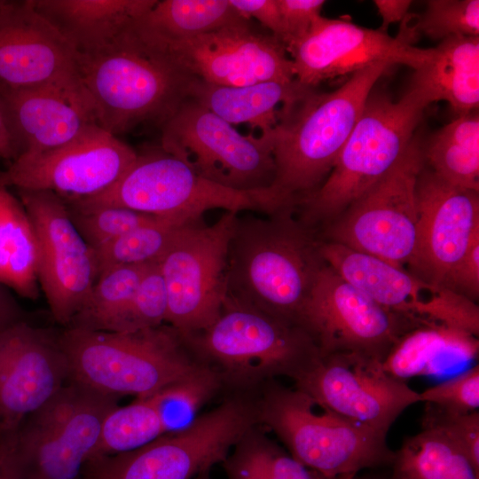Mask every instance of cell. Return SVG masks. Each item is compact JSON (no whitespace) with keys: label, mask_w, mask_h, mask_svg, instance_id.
Returning a JSON list of instances; mask_svg holds the SVG:
<instances>
[{"label":"cell","mask_w":479,"mask_h":479,"mask_svg":"<svg viewBox=\"0 0 479 479\" xmlns=\"http://www.w3.org/2000/svg\"><path fill=\"white\" fill-rule=\"evenodd\" d=\"M478 339L471 334L439 326H420L404 334L390 349L381 365L393 377L442 373L478 357Z\"/></svg>","instance_id":"28"},{"label":"cell","mask_w":479,"mask_h":479,"mask_svg":"<svg viewBox=\"0 0 479 479\" xmlns=\"http://www.w3.org/2000/svg\"><path fill=\"white\" fill-rule=\"evenodd\" d=\"M353 479H371V478H357L356 476Z\"/></svg>","instance_id":"51"},{"label":"cell","mask_w":479,"mask_h":479,"mask_svg":"<svg viewBox=\"0 0 479 479\" xmlns=\"http://www.w3.org/2000/svg\"><path fill=\"white\" fill-rule=\"evenodd\" d=\"M161 148L200 176L231 189L264 190L274 181V160L265 137L240 134L192 99L161 125Z\"/></svg>","instance_id":"13"},{"label":"cell","mask_w":479,"mask_h":479,"mask_svg":"<svg viewBox=\"0 0 479 479\" xmlns=\"http://www.w3.org/2000/svg\"><path fill=\"white\" fill-rule=\"evenodd\" d=\"M425 167L416 185L418 234L412 267L423 279L444 286L479 238V194L444 180Z\"/></svg>","instance_id":"22"},{"label":"cell","mask_w":479,"mask_h":479,"mask_svg":"<svg viewBox=\"0 0 479 479\" xmlns=\"http://www.w3.org/2000/svg\"><path fill=\"white\" fill-rule=\"evenodd\" d=\"M19 152L12 132L3 86L0 84V158L14 161Z\"/></svg>","instance_id":"45"},{"label":"cell","mask_w":479,"mask_h":479,"mask_svg":"<svg viewBox=\"0 0 479 479\" xmlns=\"http://www.w3.org/2000/svg\"><path fill=\"white\" fill-rule=\"evenodd\" d=\"M319 253L340 276L415 327L439 326L478 337L479 308L467 297L342 244L320 240Z\"/></svg>","instance_id":"15"},{"label":"cell","mask_w":479,"mask_h":479,"mask_svg":"<svg viewBox=\"0 0 479 479\" xmlns=\"http://www.w3.org/2000/svg\"><path fill=\"white\" fill-rule=\"evenodd\" d=\"M157 0H31L76 53L111 43Z\"/></svg>","instance_id":"26"},{"label":"cell","mask_w":479,"mask_h":479,"mask_svg":"<svg viewBox=\"0 0 479 479\" xmlns=\"http://www.w3.org/2000/svg\"><path fill=\"white\" fill-rule=\"evenodd\" d=\"M448 288L475 302L479 295V238L450 274L444 284Z\"/></svg>","instance_id":"44"},{"label":"cell","mask_w":479,"mask_h":479,"mask_svg":"<svg viewBox=\"0 0 479 479\" xmlns=\"http://www.w3.org/2000/svg\"><path fill=\"white\" fill-rule=\"evenodd\" d=\"M138 153L98 124L67 144L35 154H20L0 174V185L49 191L66 202L96 196L117 183Z\"/></svg>","instance_id":"17"},{"label":"cell","mask_w":479,"mask_h":479,"mask_svg":"<svg viewBox=\"0 0 479 479\" xmlns=\"http://www.w3.org/2000/svg\"><path fill=\"white\" fill-rule=\"evenodd\" d=\"M168 298L158 262L150 264L130 301L107 332L129 333L166 322Z\"/></svg>","instance_id":"38"},{"label":"cell","mask_w":479,"mask_h":479,"mask_svg":"<svg viewBox=\"0 0 479 479\" xmlns=\"http://www.w3.org/2000/svg\"><path fill=\"white\" fill-rule=\"evenodd\" d=\"M239 14L249 20L254 18L285 45L287 35L277 0H229Z\"/></svg>","instance_id":"43"},{"label":"cell","mask_w":479,"mask_h":479,"mask_svg":"<svg viewBox=\"0 0 479 479\" xmlns=\"http://www.w3.org/2000/svg\"><path fill=\"white\" fill-rule=\"evenodd\" d=\"M298 324L310 335L321 356L355 353L379 361L404 334L415 327L326 263L301 310Z\"/></svg>","instance_id":"16"},{"label":"cell","mask_w":479,"mask_h":479,"mask_svg":"<svg viewBox=\"0 0 479 479\" xmlns=\"http://www.w3.org/2000/svg\"><path fill=\"white\" fill-rule=\"evenodd\" d=\"M208 472L209 471L203 472V473L198 475L197 476H195L193 479H210L209 475H208Z\"/></svg>","instance_id":"49"},{"label":"cell","mask_w":479,"mask_h":479,"mask_svg":"<svg viewBox=\"0 0 479 479\" xmlns=\"http://www.w3.org/2000/svg\"><path fill=\"white\" fill-rule=\"evenodd\" d=\"M150 264L120 266L101 273L84 305L66 328L108 331L130 301Z\"/></svg>","instance_id":"36"},{"label":"cell","mask_w":479,"mask_h":479,"mask_svg":"<svg viewBox=\"0 0 479 479\" xmlns=\"http://www.w3.org/2000/svg\"><path fill=\"white\" fill-rule=\"evenodd\" d=\"M277 3L286 30V48L306 35L313 22L321 16L326 1L277 0Z\"/></svg>","instance_id":"42"},{"label":"cell","mask_w":479,"mask_h":479,"mask_svg":"<svg viewBox=\"0 0 479 479\" xmlns=\"http://www.w3.org/2000/svg\"><path fill=\"white\" fill-rule=\"evenodd\" d=\"M70 381L59 334L21 321L0 331V435L24 420Z\"/></svg>","instance_id":"21"},{"label":"cell","mask_w":479,"mask_h":479,"mask_svg":"<svg viewBox=\"0 0 479 479\" xmlns=\"http://www.w3.org/2000/svg\"><path fill=\"white\" fill-rule=\"evenodd\" d=\"M294 207L265 218L238 216L230 242L226 296L298 324L325 262L314 229Z\"/></svg>","instance_id":"1"},{"label":"cell","mask_w":479,"mask_h":479,"mask_svg":"<svg viewBox=\"0 0 479 479\" xmlns=\"http://www.w3.org/2000/svg\"><path fill=\"white\" fill-rule=\"evenodd\" d=\"M256 412L292 457L325 479L394 459L386 436L346 420L297 388L270 386Z\"/></svg>","instance_id":"7"},{"label":"cell","mask_w":479,"mask_h":479,"mask_svg":"<svg viewBox=\"0 0 479 479\" xmlns=\"http://www.w3.org/2000/svg\"><path fill=\"white\" fill-rule=\"evenodd\" d=\"M223 464L228 479H325L253 428Z\"/></svg>","instance_id":"35"},{"label":"cell","mask_w":479,"mask_h":479,"mask_svg":"<svg viewBox=\"0 0 479 479\" xmlns=\"http://www.w3.org/2000/svg\"><path fill=\"white\" fill-rule=\"evenodd\" d=\"M38 246L29 216L7 187L0 185V283L35 299Z\"/></svg>","instance_id":"29"},{"label":"cell","mask_w":479,"mask_h":479,"mask_svg":"<svg viewBox=\"0 0 479 479\" xmlns=\"http://www.w3.org/2000/svg\"><path fill=\"white\" fill-rule=\"evenodd\" d=\"M3 90L19 155L56 149L98 124L94 102L78 73L33 87Z\"/></svg>","instance_id":"23"},{"label":"cell","mask_w":479,"mask_h":479,"mask_svg":"<svg viewBox=\"0 0 479 479\" xmlns=\"http://www.w3.org/2000/svg\"><path fill=\"white\" fill-rule=\"evenodd\" d=\"M118 397L70 380L13 433L21 479H84Z\"/></svg>","instance_id":"9"},{"label":"cell","mask_w":479,"mask_h":479,"mask_svg":"<svg viewBox=\"0 0 479 479\" xmlns=\"http://www.w3.org/2000/svg\"><path fill=\"white\" fill-rule=\"evenodd\" d=\"M307 86L295 79L290 82L266 81L244 86H221L194 79L190 98L225 122L247 123L261 130V135L279 122V105H287L299 98Z\"/></svg>","instance_id":"27"},{"label":"cell","mask_w":479,"mask_h":479,"mask_svg":"<svg viewBox=\"0 0 479 479\" xmlns=\"http://www.w3.org/2000/svg\"><path fill=\"white\" fill-rule=\"evenodd\" d=\"M420 403L435 405L444 411L467 413L479 407V365L419 392Z\"/></svg>","instance_id":"40"},{"label":"cell","mask_w":479,"mask_h":479,"mask_svg":"<svg viewBox=\"0 0 479 479\" xmlns=\"http://www.w3.org/2000/svg\"><path fill=\"white\" fill-rule=\"evenodd\" d=\"M167 434L153 395L117 405L106 417L90 461L130 452Z\"/></svg>","instance_id":"33"},{"label":"cell","mask_w":479,"mask_h":479,"mask_svg":"<svg viewBox=\"0 0 479 479\" xmlns=\"http://www.w3.org/2000/svg\"><path fill=\"white\" fill-rule=\"evenodd\" d=\"M392 65L372 64L331 92L307 90L280 108L278 124L266 134L275 164L271 188L295 205L316 190L332 170L357 122L376 82Z\"/></svg>","instance_id":"2"},{"label":"cell","mask_w":479,"mask_h":479,"mask_svg":"<svg viewBox=\"0 0 479 479\" xmlns=\"http://www.w3.org/2000/svg\"><path fill=\"white\" fill-rule=\"evenodd\" d=\"M426 107L444 100L459 115L479 105V36H453L432 48L407 88Z\"/></svg>","instance_id":"25"},{"label":"cell","mask_w":479,"mask_h":479,"mask_svg":"<svg viewBox=\"0 0 479 479\" xmlns=\"http://www.w3.org/2000/svg\"><path fill=\"white\" fill-rule=\"evenodd\" d=\"M199 221L178 216H157L94 249L98 277L112 268L158 262L177 232L186 224Z\"/></svg>","instance_id":"34"},{"label":"cell","mask_w":479,"mask_h":479,"mask_svg":"<svg viewBox=\"0 0 479 479\" xmlns=\"http://www.w3.org/2000/svg\"><path fill=\"white\" fill-rule=\"evenodd\" d=\"M76 67L94 102L98 124L116 137L143 123L161 127L190 98L194 81L131 25L104 47L77 53Z\"/></svg>","instance_id":"3"},{"label":"cell","mask_w":479,"mask_h":479,"mask_svg":"<svg viewBox=\"0 0 479 479\" xmlns=\"http://www.w3.org/2000/svg\"><path fill=\"white\" fill-rule=\"evenodd\" d=\"M38 246L37 279L53 318L67 327L98 279L93 249L70 217L66 201L49 191L18 189Z\"/></svg>","instance_id":"19"},{"label":"cell","mask_w":479,"mask_h":479,"mask_svg":"<svg viewBox=\"0 0 479 479\" xmlns=\"http://www.w3.org/2000/svg\"><path fill=\"white\" fill-rule=\"evenodd\" d=\"M357 474H348V475H340L334 479H353L355 476H356Z\"/></svg>","instance_id":"50"},{"label":"cell","mask_w":479,"mask_h":479,"mask_svg":"<svg viewBox=\"0 0 479 479\" xmlns=\"http://www.w3.org/2000/svg\"><path fill=\"white\" fill-rule=\"evenodd\" d=\"M68 209L73 224L93 250L157 217L119 207H103L88 210H76L68 207Z\"/></svg>","instance_id":"39"},{"label":"cell","mask_w":479,"mask_h":479,"mask_svg":"<svg viewBox=\"0 0 479 479\" xmlns=\"http://www.w3.org/2000/svg\"><path fill=\"white\" fill-rule=\"evenodd\" d=\"M391 479H479V469L443 430L422 426L395 452Z\"/></svg>","instance_id":"30"},{"label":"cell","mask_w":479,"mask_h":479,"mask_svg":"<svg viewBox=\"0 0 479 479\" xmlns=\"http://www.w3.org/2000/svg\"><path fill=\"white\" fill-rule=\"evenodd\" d=\"M425 162L444 180L479 192V116L459 115L423 145Z\"/></svg>","instance_id":"31"},{"label":"cell","mask_w":479,"mask_h":479,"mask_svg":"<svg viewBox=\"0 0 479 479\" xmlns=\"http://www.w3.org/2000/svg\"><path fill=\"white\" fill-rule=\"evenodd\" d=\"M426 166L414 137L396 166L377 185L327 224V241L397 267L412 265L418 234L416 185Z\"/></svg>","instance_id":"11"},{"label":"cell","mask_w":479,"mask_h":479,"mask_svg":"<svg viewBox=\"0 0 479 479\" xmlns=\"http://www.w3.org/2000/svg\"><path fill=\"white\" fill-rule=\"evenodd\" d=\"M76 56L31 0H0V84L27 88L77 74Z\"/></svg>","instance_id":"24"},{"label":"cell","mask_w":479,"mask_h":479,"mask_svg":"<svg viewBox=\"0 0 479 479\" xmlns=\"http://www.w3.org/2000/svg\"><path fill=\"white\" fill-rule=\"evenodd\" d=\"M131 27L175 68L207 83L244 86L295 79L284 45L253 30L247 20L181 39L157 35L134 22Z\"/></svg>","instance_id":"14"},{"label":"cell","mask_w":479,"mask_h":479,"mask_svg":"<svg viewBox=\"0 0 479 479\" xmlns=\"http://www.w3.org/2000/svg\"><path fill=\"white\" fill-rule=\"evenodd\" d=\"M238 216L225 212L211 225L183 226L158 261L167 291L166 323L184 338L208 328L222 310Z\"/></svg>","instance_id":"12"},{"label":"cell","mask_w":479,"mask_h":479,"mask_svg":"<svg viewBox=\"0 0 479 479\" xmlns=\"http://www.w3.org/2000/svg\"><path fill=\"white\" fill-rule=\"evenodd\" d=\"M59 340L70 380L118 397H150L208 365L168 324L129 333L66 328Z\"/></svg>","instance_id":"4"},{"label":"cell","mask_w":479,"mask_h":479,"mask_svg":"<svg viewBox=\"0 0 479 479\" xmlns=\"http://www.w3.org/2000/svg\"><path fill=\"white\" fill-rule=\"evenodd\" d=\"M373 3L382 20L379 28L382 32H386L390 24L403 21L412 5L410 0H374Z\"/></svg>","instance_id":"46"},{"label":"cell","mask_w":479,"mask_h":479,"mask_svg":"<svg viewBox=\"0 0 479 479\" xmlns=\"http://www.w3.org/2000/svg\"><path fill=\"white\" fill-rule=\"evenodd\" d=\"M422 426L435 427L446 433L479 469V412L455 413L425 404Z\"/></svg>","instance_id":"41"},{"label":"cell","mask_w":479,"mask_h":479,"mask_svg":"<svg viewBox=\"0 0 479 479\" xmlns=\"http://www.w3.org/2000/svg\"><path fill=\"white\" fill-rule=\"evenodd\" d=\"M185 339L199 356L243 381L277 375L294 380L321 356L301 326L227 296L217 318Z\"/></svg>","instance_id":"8"},{"label":"cell","mask_w":479,"mask_h":479,"mask_svg":"<svg viewBox=\"0 0 479 479\" xmlns=\"http://www.w3.org/2000/svg\"><path fill=\"white\" fill-rule=\"evenodd\" d=\"M0 479H21L14 455L12 435L0 436Z\"/></svg>","instance_id":"48"},{"label":"cell","mask_w":479,"mask_h":479,"mask_svg":"<svg viewBox=\"0 0 479 479\" xmlns=\"http://www.w3.org/2000/svg\"><path fill=\"white\" fill-rule=\"evenodd\" d=\"M425 108L408 90L398 101L371 92L327 177L296 201L299 219L328 224L377 185L407 151Z\"/></svg>","instance_id":"5"},{"label":"cell","mask_w":479,"mask_h":479,"mask_svg":"<svg viewBox=\"0 0 479 479\" xmlns=\"http://www.w3.org/2000/svg\"><path fill=\"white\" fill-rule=\"evenodd\" d=\"M294 381L325 407L384 436L402 412L420 403L419 392L388 373L381 361L355 353L320 356Z\"/></svg>","instance_id":"18"},{"label":"cell","mask_w":479,"mask_h":479,"mask_svg":"<svg viewBox=\"0 0 479 479\" xmlns=\"http://www.w3.org/2000/svg\"><path fill=\"white\" fill-rule=\"evenodd\" d=\"M413 29L404 31L412 43L415 33L440 42L453 36L479 35L478 0H429Z\"/></svg>","instance_id":"37"},{"label":"cell","mask_w":479,"mask_h":479,"mask_svg":"<svg viewBox=\"0 0 479 479\" xmlns=\"http://www.w3.org/2000/svg\"><path fill=\"white\" fill-rule=\"evenodd\" d=\"M246 20L229 0H157L134 23L157 35L181 39L203 35Z\"/></svg>","instance_id":"32"},{"label":"cell","mask_w":479,"mask_h":479,"mask_svg":"<svg viewBox=\"0 0 479 479\" xmlns=\"http://www.w3.org/2000/svg\"><path fill=\"white\" fill-rule=\"evenodd\" d=\"M67 203L76 210L119 207L156 216L196 221L214 208L235 214L253 210L268 215L291 207L271 187L238 191L212 182L161 148L160 152L138 154L126 174L105 192Z\"/></svg>","instance_id":"6"},{"label":"cell","mask_w":479,"mask_h":479,"mask_svg":"<svg viewBox=\"0 0 479 479\" xmlns=\"http://www.w3.org/2000/svg\"><path fill=\"white\" fill-rule=\"evenodd\" d=\"M296 81L314 88L320 82L387 62L414 70L426 63L432 48L413 46L401 35L319 16L301 39L286 48Z\"/></svg>","instance_id":"20"},{"label":"cell","mask_w":479,"mask_h":479,"mask_svg":"<svg viewBox=\"0 0 479 479\" xmlns=\"http://www.w3.org/2000/svg\"><path fill=\"white\" fill-rule=\"evenodd\" d=\"M4 285L0 283V331L25 321L23 312Z\"/></svg>","instance_id":"47"},{"label":"cell","mask_w":479,"mask_h":479,"mask_svg":"<svg viewBox=\"0 0 479 479\" xmlns=\"http://www.w3.org/2000/svg\"><path fill=\"white\" fill-rule=\"evenodd\" d=\"M257 419L256 408L232 398L136 450L89 462L84 479H193L226 459Z\"/></svg>","instance_id":"10"}]
</instances>
